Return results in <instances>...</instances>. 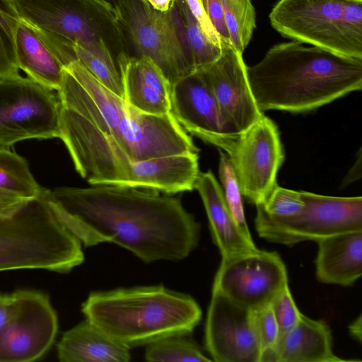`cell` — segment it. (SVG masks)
Instances as JSON below:
<instances>
[{
    "mask_svg": "<svg viewBox=\"0 0 362 362\" xmlns=\"http://www.w3.org/2000/svg\"><path fill=\"white\" fill-rule=\"evenodd\" d=\"M59 221L84 247L112 243L144 262L178 261L199 243L200 225L180 199L112 185L45 189Z\"/></svg>",
    "mask_w": 362,
    "mask_h": 362,
    "instance_id": "6da1fadb",
    "label": "cell"
},
{
    "mask_svg": "<svg viewBox=\"0 0 362 362\" xmlns=\"http://www.w3.org/2000/svg\"><path fill=\"white\" fill-rule=\"evenodd\" d=\"M246 71L262 112H309L362 88L361 58L296 40L273 46Z\"/></svg>",
    "mask_w": 362,
    "mask_h": 362,
    "instance_id": "7a4b0ae2",
    "label": "cell"
},
{
    "mask_svg": "<svg viewBox=\"0 0 362 362\" xmlns=\"http://www.w3.org/2000/svg\"><path fill=\"white\" fill-rule=\"evenodd\" d=\"M81 312L104 333L128 346L146 345L171 335L191 333L202 310L189 295L162 285L93 291Z\"/></svg>",
    "mask_w": 362,
    "mask_h": 362,
    "instance_id": "3957f363",
    "label": "cell"
},
{
    "mask_svg": "<svg viewBox=\"0 0 362 362\" xmlns=\"http://www.w3.org/2000/svg\"><path fill=\"white\" fill-rule=\"evenodd\" d=\"M45 192L13 216L0 217V272L67 273L83 262L81 243L54 215Z\"/></svg>",
    "mask_w": 362,
    "mask_h": 362,
    "instance_id": "277c9868",
    "label": "cell"
},
{
    "mask_svg": "<svg viewBox=\"0 0 362 362\" xmlns=\"http://www.w3.org/2000/svg\"><path fill=\"white\" fill-rule=\"evenodd\" d=\"M19 19L107 60L125 52L114 5L105 0H10Z\"/></svg>",
    "mask_w": 362,
    "mask_h": 362,
    "instance_id": "5b68a950",
    "label": "cell"
},
{
    "mask_svg": "<svg viewBox=\"0 0 362 362\" xmlns=\"http://www.w3.org/2000/svg\"><path fill=\"white\" fill-rule=\"evenodd\" d=\"M114 6L124 47L127 42L133 51L130 56L152 59L171 87L195 72L177 2L166 12L156 11L146 0H117Z\"/></svg>",
    "mask_w": 362,
    "mask_h": 362,
    "instance_id": "8992f818",
    "label": "cell"
},
{
    "mask_svg": "<svg viewBox=\"0 0 362 362\" xmlns=\"http://www.w3.org/2000/svg\"><path fill=\"white\" fill-rule=\"evenodd\" d=\"M77 134L98 148L102 158L125 155L132 160H144L177 154L198 153L191 136L170 112L157 115L141 112L132 107L122 120L114 138L106 136L81 121Z\"/></svg>",
    "mask_w": 362,
    "mask_h": 362,
    "instance_id": "52a82bcc",
    "label": "cell"
},
{
    "mask_svg": "<svg viewBox=\"0 0 362 362\" xmlns=\"http://www.w3.org/2000/svg\"><path fill=\"white\" fill-rule=\"evenodd\" d=\"M344 0H279L269 19L281 35L346 57L362 59V30L343 15Z\"/></svg>",
    "mask_w": 362,
    "mask_h": 362,
    "instance_id": "ba28073f",
    "label": "cell"
},
{
    "mask_svg": "<svg viewBox=\"0 0 362 362\" xmlns=\"http://www.w3.org/2000/svg\"><path fill=\"white\" fill-rule=\"evenodd\" d=\"M303 210L288 218H277L257 211L258 235L267 240L293 245L305 240L362 230V197H336L301 191Z\"/></svg>",
    "mask_w": 362,
    "mask_h": 362,
    "instance_id": "9c48e42d",
    "label": "cell"
},
{
    "mask_svg": "<svg viewBox=\"0 0 362 362\" xmlns=\"http://www.w3.org/2000/svg\"><path fill=\"white\" fill-rule=\"evenodd\" d=\"M61 102L55 90L20 74L0 78V148L32 139L59 138Z\"/></svg>",
    "mask_w": 362,
    "mask_h": 362,
    "instance_id": "30bf717a",
    "label": "cell"
},
{
    "mask_svg": "<svg viewBox=\"0 0 362 362\" xmlns=\"http://www.w3.org/2000/svg\"><path fill=\"white\" fill-rule=\"evenodd\" d=\"M242 195L262 204L277 185L284 153L276 124L264 114L242 132L228 156Z\"/></svg>",
    "mask_w": 362,
    "mask_h": 362,
    "instance_id": "8fae6325",
    "label": "cell"
},
{
    "mask_svg": "<svg viewBox=\"0 0 362 362\" xmlns=\"http://www.w3.org/2000/svg\"><path fill=\"white\" fill-rule=\"evenodd\" d=\"M286 284L287 271L280 255L257 249L222 258L212 289L253 310L269 305Z\"/></svg>",
    "mask_w": 362,
    "mask_h": 362,
    "instance_id": "7c38bea8",
    "label": "cell"
},
{
    "mask_svg": "<svg viewBox=\"0 0 362 362\" xmlns=\"http://www.w3.org/2000/svg\"><path fill=\"white\" fill-rule=\"evenodd\" d=\"M170 112L187 132L230 156L240 135L226 120L199 71L180 79L170 90Z\"/></svg>",
    "mask_w": 362,
    "mask_h": 362,
    "instance_id": "4fadbf2b",
    "label": "cell"
},
{
    "mask_svg": "<svg viewBox=\"0 0 362 362\" xmlns=\"http://www.w3.org/2000/svg\"><path fill=\"white\" fill-rule=\"evenodd\" d=\"M57 329V315L48 296L22 290L16 313L0 329V362L40 358L52 345Z\"/></svg>",
    "mask_w": 362,
    "mask_h": 362,
    "instance_id": "5bb4252c",
    "label": "cell"
},
{
    "mask_svg": "<svg viewBox=\"0 0 362 362\" xmlns=\"http://www.w3.org/2000/svg\"><path fill=\"white\" fill-rule=\"evenodd\" d=\"M204 344L212 361L216 362H259L262 349L252 310L212 289Z\"/></svg>",
    "mask_w": 362,
    "mask_h": 362,
    "instance_id": "9a60e30c",
    "label": "cell"
},
{
    "mask_svg": "<svg viewBox=\"0 0 362 362\" xmlns=\"http://www.w3.org/2000/svg\"><path fill=\"white\" fill-rule=\"evenodd\" d=\"M243 54L231 45L221 44V54L211 65L197 71L209 86L222 115L241 134L263 115L252 93Z\"/></svg>",
    "mask_w": 362,
    "mask_h": 362,
    "instance_id": "2e32d148",
    "label": "cell"
},
{
    "mask_svg": "<svg viewBox=\"0 0 362 362\" xmlns=\"http://www.w3.org/2000/svg\"><path fill=\"white\" fill-rule=\"evenodd\" d=\"M124 99L137 110L150 115L170 112L171 86L164 73L150 57L122 52L116 58Z\"/></svg>",
    "mask_w": 362,
    "mask_h": 362,
    "instance_id": "e0dca14e",
    "label": "cell"
},
{
    "mask_svg": "<svg viewBox=\"0 0 362 362\" xmlns=\"http://www.w3.org/2000/svg\"><path fill=\"white\" fill-rule=\"evenodd\" d=\"M334 354L329 327L301 314L298 323L280 335L272 349L262 351L259 362H341Z\"/></svg>",
    "mask_w": 362,
    "mask_h": 362,
    "instance_id": "ac0fdd59",
    "label": "cell"
},
{
    "mask_svg": "<svg viewBox=\"0 0 362 362\" xmlns=\"http://www.w3.org/2000/svg\"><path fill=\"white\" fill-rule=\"evenodd\" d=\"M202 199L214 244L222 258L251 252L258 248L235 223L226 204L223 189L211 170L199 173L194 185Z\"/></svg>",
    "mask_w": 362,
    "mask_h": 362,
    "instance_id": "d6986e66",
    "label": "cell"
},
{
    "mask_svg": "<svg viewBox=\"0 0 362 362\" xmlns=\"http://www.w3.org/2000/svg\"><path fill=\"white\" fill-rule=\"evenodd\" d=\"M317 279L324 284L350 286L362 274V230L330 235L317 241Z\"/></svg>",
    "mask_w": 362,
    "mask_h": 362,
    "instance_id": "ffe728a7",
    "label": "cell"
},
{
    "mask_svg": "<svg viewBox=\"0 0 362 362\" xmlns=\"http://www.w3.org/2000/svg\"><path fill=\"white\" fill-rule=\"evenodd\" d=\"M61 362H127L130 348L86 320L65 332L57 345Z\"/></svg>",
    "mask_w": 362,
    "mask_h": 362,
    "instance_id": "44dd1931",
    "label": "cell"
},
{
    "mask_svg": "<svg viewBox=\"0 0 362 362\" xmlns=\"http://www.w3.org/2000/svg\"><path fill=\"white\" fill-rule=\"evenodd\" d=\"M14 44L19 69L35 82L58 91L62 85L64 66L37 31L19 20L15 31Z\"/></svg>",
    "mask_w": 362,
    "mask_h": 362,
    "instance_id": "7402d4cb",
    "label": "cell"
},
{
    "mask_svg": "<svg viewBox=\"0 0 362 362\" xmlns=\"http://www.w3.org/2000/svg\"><path fill=\"white\" fill-rule=\"evenodd\" d=\"M0 189L30 199L41 197L45 190L34 178L25 158L8 148H0Z\"/></svg>",
    "mask_w": 362,
    "mask_h": 362,
    "instance_id": "603a6c76",
    "label": "cell"
},
{
    "mask_svg": "<svg viewBox=\"0 0 362 362\" xmlns=\"http://www.w3.org/2000/svg\"><path fill=\"white\" fill-rule=\"evenodd\" d=\"M232 46L240 53L247 47L256 28L252 0H220Z\"/></svg>",
    "mask_w": 362,
    "mask_h": 362,
    "instance_id": "cb8c5ba5",
    "label": "cell"
},
{
    "mask_svg": "<svg viewBox=\"0 0 362 362\" xmlns=\"http://www.w3.org/2000/svg\"><path fill=\"white\" fill-rule=\"evenodd\" d=\"M145 360L151 362L211 361L185 334L168 336L146 344Z\"/></svg>",
    "mask_w": 362,
    "mask_h": 362,
    "instance_id": "d4e9b609",
    "label": "cell"
},
{
    "mask_svg": "<svg viewBox=\"0 0 362 362\" xmlns=\"http://www.w3.org/2000/svg\"><path fill=\"white\" fill-rule=\"evenodd\" d=\"M195 71L216 62L221 54V47L212 42L192 16L185 0H177Z\"/></svg>",
    "mask_w": 362,
    "mask_h": 362,
    "instance_id": "484cf974",
    "label": "cell"
},
{
    "mask_svg": "<svg viewBox=\"0 0 362 362\" xmlns=\"http://www.w3.org/2000/svg\"><path fill=\"white\" fill-rule=\"evenodd\" d=\"M19 18L10 0H0V78L19 75L14 35Z\"/></svg>",
    "mask_w": 362,
    "mask_h": 362,
    "instance_id": "4316f807",
    "label": "cell"
},
{
    "mask_svg": "<svg viewBox=\"0 0 362 362\" xmlns=\"http://www.w3.org/2000/svg\"><path fill=\"white\" fill-rule=\"evenodd\" d=\"M218 173L223 185V197L227 207L239 229L252 240L244 212L241 192L229 157L219 149Z\"/></svg>",
    "mask_w": 362,
    "mask_h": 362,
    "instance_id": "83f0119b",
    "label": "cell"
},
{
    "mask_svg": "<svg viewBox=\"0 0 362 362\" xmlns=\"http://www.w3.org/2000/svg\"><path fill=\"white\" fill-rule=\"evenodd\" d=\"M255 206L257 211L267 216L284 218L301 212L305 203L301 192L288 189L276 185L266 200Z\"/></svg>",
    "mask_w": 362,
    "mask_h": 362,
    "instance_id": "f1b7e54d",
    "label": "cell"
},
{
    "mask_svg": "<svg viewBox=\"0 0 362 362\" xmlns=\"http://www.w3.org/2000/svg\"><path fill=\"white\" fill-rule=\"evenodd\" d=\"M270 305L279 326L280 335L290 330L298 323L302 313L298 309L292 297L288 284L277 293Z\"/></svg>",
    "mask_w": 362,
    "mask_h": 362,
    "instance_id": "f546056e",
    "label": "cell"
},
{
    "mask_svg": "<svg viewBox=\"0 0 362 362\" xmlns=\"http://www.w3.org/2000/svg\"><path fill=\"white\" fill-rule=\"evenodd\" d=\"M252 317L262 351L274 348L280 332L271 305L253 310Z\"/></svg>",
    "mask_w": 362,
    "mask_h": 362,
    "instance_id": "4dcf8cb0",
    "label": "cell"
},
{
    "mask_svg": "<svg viewBox=\"0 0 362 362\" xmlns=\"http://www.w3.org/2000/svg\"><path fill=\"white\" fill-rule=\"evenodd\" d=\"M202 4L221 44L231 45L220 0H202Z\"/></svg>",
    "mask_w": 362,
    "mask_h": 362,
    "instance_id": "1f68e13d",
    "label": "cell"
},
{
    "mask_svg": "<svg viewBox=\"0 0 362 362\" xmlns=\"http://www.w3.org/2000/svg\"><path fill=\"white\" fill-rule=\"evenodd\" d=\"M192 16L205 35L217 46L221 47L220 38L209 18L202 4L199 0H185Z\"/></svg>",
    "mask_w": 362,
    "mask_h": 362,
    "instance_id": "d6a6232c",
    "label": "cell"
},
{
    "mask_svg": "<svg viewBox=\"0 0 362 362\" xmlns=\"http://www.w3.org/2000/svg\"><path fill=\"white\" fill-rule=\"evenodd\" d=\"M32 199L0 189V217H9L18 213Z\"/></svg>",
    "mask_w": 362,
    "mask_h": 362,
    "instance_id": "836d02e7",
    "label": "cell"
},
{
    "mask_svg": "<svg viewBox=\"0 0 362 362\" xmlns=\"http://www.w3.org/2000/svg\"><path fill=\"white\" fill-rule=\"evenodd\" d=\"M22 290L11 294L0 293V329L16 313L21 299Z\"/></svg>",
    "mask_w": 362,
    "mask_h": 362,
    "instance_id": "e575fe53",
    "label": "cell"
},
{
    "mask_svg": "<svg viewBox=\"0 0 362 362\" xmlns=\"http://www.w3.org/2000/svg\"><path fill=\"white\" fill-rule=\"evenodd\" d=\"M361 150L358 152V158L356 160V162L353 165V167L351 168L350 171L346 176L343 185H346L349 184L350 182H354V180L358 179L359 177L357 176V173L359 175L361 174Z\"/></svg>",
    "mask_w": 362,
    "mask_h": 362,
    "instance_id": "d590c367",
    "label": "cell"
},
{
    "mask_svg": "<svg viewBox=\"0 0 362 362\" xmlns=\"http://www.w3.org/2000/svg\"><path fill=\"white\" fill-rule=\"evenodd\" d=\"M154 9L161 12L171 10L177 0H146Z\"/></svg>",
    "mask_w": 362,
    "mask_h": 362,
    "instance_id": "8d00e7d4",
    "label": "cell"
},
{
    "mask_svg": "<svg viewBox=\"0 0 362 362\" xmlns=\"http://www.w3.org/2000/svg\"><path fill=\"white\" fill-rule=\"evenodd\" d=\"M362 317L360 315L349 326V330L351 334L358 341H361V325Z\"/></svg>",
    "mask_w": 362,
    "mask_h": 362,
    "instance_id": "74e56055",
    "label": "cell"
},
{
    "mask_svg": "<svg viewBox=\"0 0 362 362\" xmlns=\"http://www.w3.org/2000/svg\"><path fill=\"white\" fill-rule=\"evenodd\" d=\"M202 3V0H199Z\"/></svg>",
    "mask_w": 362,
    "mask_h": 362,
    "instance_id": "f35d334b",
    "label": "cell"
}]
</instances>
